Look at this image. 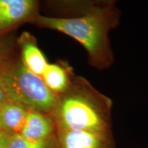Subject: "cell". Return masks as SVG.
Masks as SVG:
<instances>
[{
  "label": "cell",
  "mask_w": 148,
  "mask_h": 148,
  "mask_svg": "<svg viewBox=\"0 0 148 148\" xmlns=\"http://www.w3.org/2000/svg\"><path fill=\"white\" fill-rule=\"evenodd\" d=\"M29 109L9 101L0 108V132L20 134Z\"/></svg>",
  "instance_id": "ba28073f"
},
{
  "label": "cell",
  "mask_w": 148,
  "mask_h": 148,
  "mask_svg": "<svg viewBox=\"0 0 148 148\" xmlns=\"http://www.w3.org/2000/svg\"><path fill=\"white\" fill-rule=\"evenodd\" d=\"M56 148H115L112 133L57 130Z\"/></svg>",
  "instance_id": "5b68a950"
},
{
  "label": "cell",
  "mask_w": 148,
  "mask_h": 148,
  "mask_svg": "<svg viewBox=\"0 0 148 148\" xmlns=\"http://www.w3.org/2000/svg\"><path fill=\"white\" fill-rule=\"evenodd\" d=\"M74 75L68 64L48 63L41 77L49 89L59 95L69 87Z\"/></svg>",
  "instance_id": "9c48e42d"
},
{
  "label": "cell",
  "mask_w": 148,
  "mask_h": 148,
  "mask_svg": "<svg viewBox=\"0 0 148 148\" xmlns=\"http://www.w3.org/2000/svg\"><path fill=\"white\" fill-rule=\"evenodd\" d=\"M16 43L21 49V60L25 67L41 77L48 62L38 47L35 37L25 32L16 40Z\"/></svg>",
  "instance_id": "52a82bcc"
},
{
  "label": "cell",
  "mask_w": 148,
  "mask_h": 148,
  "mask_svg": "<svg viewBox=\"0 0 148 148\" xmlns=\"http://www.w3.org/2000/svg\"><path fill=\"white\" fill-rule=\"evenodd\" d=\"M0 81L9 100L29 110L49 114L56 102L58 95L41 77L27 69L21 59L12 58L0 75Z\"/></svg>",
  "instance_id": "3957f363"
},
{
  "label": "cell",
  "mask_w": 148,
  "mask_h": 148,
  "mask_svg": "<svg viewBox=\"0 0 148 148\" xmlns=\"http://www.w3.org/2000/svg\"><path fill=\"white\" fill-rule=\"evenodd\" d=\"M7 148H56V136L45 141H33L20 134L11 136Z\"/></svg>",
  "instance_id": "8fae6325"
},
{
  "label": "cell",
  "mask_w": 148,
  "mask_h": 148,
  "mask_svg": "<svg viewBox=\"0 0 148 148\" xmlns=\"http://www.w3.org/2000/svg\"><path fill=\"white\" fill-rule=\"evenodd\" d=\"M110 98L97 90L86 79L74 75L71 84L58 95L49 114L57 130H79L112 133Z\"/></svg>",
  "instance_id": "7a4b0ae2"
},
{
  "label": "cell",
  "mask_w": 148,
  "mask_h": 148,
  "mask_svg": "<svg viewBox=\"0 0 148 148\" xmlns=\"http://www.w3.org/2000/svg\"><path fill=\"white\" fill-rule=\"evenodd\" d=\"M9 101L10 100H9L8 96L5 93L4 88H3V85L1 84V81H0V108Z\"/></svg>",
  "instance_id": "4fadbf2b"
},
{
  "label": "cell",
  "mask_w": 148,
  "mask_h": 148,
  "mask_svg": "<svg viewBox=\"0 0 148 148\" xmlns=\"http://www.w3.org/2000/svg\"><path fill=\"white\" fill-rule=\"evenodd\" d=\"M82 14L72 17H52L38 14L29 23L58 31L74 38L88 53L89 64L107 69L113 62L108 32L118 24L119 14L112 3H86Z\"/></svg>",
  "instance_id": "6da1fadb"
},
{
  "label": "cell",
  "mask_w": 148,
  "mask_h": 148,
  "mask_svg": "<svg viewBox=\"0 0 148 148\" xmlns=\"http://www.w3.org/2000/svg\"><path fill=\"white\" fill-rule=\"evenodd\" d=\"M11 136L7 133L0 132V148H7Z\"/></svg>",
  "instance_id": "7c38bea8"
},
{
  "label": "cell",
  "mask_w": 148,
  "mask_h": 148,
  "mask_svg": "<svg viewBox=\"0 0 148 148\" xmlns=\"http://www.w3.org/2000/svg\"><path fill=\"white\" fill-rule=\"evenodd\" d=\"M56 134V127L49 114L29 110L20 135L33 141H45Z\"/></svg>",
  "instance_id": "8992f818"
},
{
  "label": "cell",
  "mask_w": 148,
  "mask_h": 148,
  "mask_svg": "<svg viewBox=\"0 0 148 148\" xmlns=\"http://www.w3.org/2000/svg\"><path fill=\"white\" fill-rule=\"evenodd\" d=\"M34 0H0V35L16 25L29 22L38 14Z\"/></svg>",
  "instance_id": "277c9868"
},
{
  "label": "cell",
  "mask_w": 148,
  "mask_h": 148,
  "mask_svg": "<svg viewBox=\"0 0 148 148\" xmlns=\"http://www.w3.org/2000/svg\"><path fill=\"white\" fill-rule=\"evenodd\" d=\"M15 42L10 33L0 35V75L12 60Z\"/></svg>",
  "instance_id": "30bf717a"
}]
</instances>
